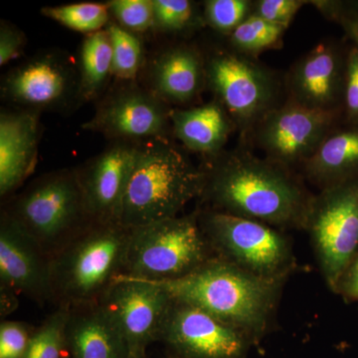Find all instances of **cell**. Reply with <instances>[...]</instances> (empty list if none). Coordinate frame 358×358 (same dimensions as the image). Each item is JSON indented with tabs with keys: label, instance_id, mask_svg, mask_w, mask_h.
Wrapping results in <instances>:
<instances>
[{
	"label": "cell",
	"instance_id": "5",
	"mask_svg": "<svg viewBox=\"0 0 358 358\" xmlns=\"http://www.w3.org/2000/svg\"><path fill=\"white\" fill-rule=\"evenodd\" d=\"M3 211L51 258L93 222L77 169L42 174L11 197Z\"/></svg>",
	"mask_w": 358,
	"mask_h": 358
},
{
	"label": "cell",
	"instance_id": "19",
	"mask_svg": "<svg viewBox=\"0 0 358 358\" xmlns=\"http://www.w3.org/2000/svg\"><path fill=\"white\" fill-rule=\"evenodd\" d=\"M148 90L167 105L192 102L206 86L204 56L195 47L176 45L152 60Z\"/></svg>",
	"mask_w": 358,
	"mask_h": 358
},
{
	"label": "cell",
	"instance_id": "11",
	"mask_svg": "<svg viewBox=\"0 0 358 358\" xmlns=\"http://www.w3.org/2000/svg\"><path fill=\"white\" fill-rule=\"evenodd\" d=\"M173 299L157 282L119 275L98 305L126 339L131 355L147 357L148 346L159 341Z\"/></svg>",
	"mask_w": 358,
	"mask_h": 358
},
{
	"label": "cell",
	"instance_id": "30",
	"mask_svg": "<svg viewBox=\"0 0 358 358\" xmlns=\"http://www.w3.org/2000/svg\"><path fill=\"white\" fill-rule=\"evenodd\" d=\"M117 24L133 33L154 27L152 0H112L107 2Z\"/></svg>",
	"mask_w": 358,
	"mask_h": 358
},
{
	"label": "cell",
	"instance_id": "15",
	"mask_svg": "<svg viewBox=\"0 0 358 358\" xmlns=\"http://www.w3.org/2000/svg\"><path fill=\"white\" fill-rule=\"evenodd\" d=\"M52 258L20 224L2 210L0 218V289L40 305L52 301Z\"/></svg>",
	"mask_w": 358,
	"mask_h": 358
},
{
	"label": "cell",
	"instance_id": "10",
	"mask_svg": "<svg viewBox=\"0 0 358 358\" xmlns=\"http://www.w3.org/2000/svg\"><path fill=\"white\" fill-rule=\"evenodd\" d=\"M1 96L14 109L62 112L81 101L79 70L62 52L39 54L7 73Z\"/></svg>",
	"mask_w": 358,
	"mask_h": 358
},
{
	"label": "cell",
	"instance_id": "20",
	"mask_svg": "<svg viewBox=\"0 0 358 358\" xmlns=\"http://www.w3.org/2000/svg\"><path fill=\"white\" fill-rule=\"evenodd\" d=\"M66 341L71 358H133L126 339L98 303L69 308Z\"/></svg>",
	"mask_w": 358,
	"mask_h": 358
},
{
	"label": "cell",
	"instance_id": "29",
	"mask_svg": "<svg viewBox=\"0 0 358 358\" xmlns=\"http://www.w3.org/2000/svg\"><path fill=\"white\" fill-rule=\"evenodd\" d=\"M252 11L253 2L248 0H207L204 2L203 20L216 31L229 36Z\"/></svg>",
	"mask_w": 358,
	"mask_h": 358
},
{
	"label": "cell",
	"instance_id": "28",
	"mask_svg": "<svg viewBox=\"0 0 358 358\" xmlns=\"http://www.w3.org/2000/svg\"><path fill=\"white\" fill-rule=\"evenodd\" d=\"M154 27L160 32L180 33L190 29L201 18L188 0H152Z\"/></svg>",
	"mask_w": 358,
	"mask_h": 358
},
{
	"label": "cell",
	"instance_id": "37",
	"mask_svg": "<svg viewBox=\"0 0 358 358\" xmlns=\"http://www.w3.org/2000/svg\"><path fill=\"white\" fill-rule=\"evenodd\" d=\"M167 358H182V357H176V355H173V357H167Z\"/></svg>",
	"mask_w": 358,
	"mask_h": 358
},
{
	"label": "cell",
	"instance_id": "25",
	"mask_svg": "<svg viewBox=\"0 0 358 358\" xmlns=\"http://www.w3.org/2000/svg\"><path fill=\"white\" fill-rule=\"evenodd\" d=\"M41 13L46 17L60 23L69 29L86 33L87 35L101 31L110 22L108 4L96 2L66 4V6L44 7Z\"/></svg>",
	"mask_w": 358,
	"mask_h": 358
},
{
	"label": "cell",
	"instance_id": "8",
	"mask_svg": "<svg viewBox=\"0 0 358 358\" xmlns=\"http://www.w3.org/2000/svg\"><path fill=\"white\" fill-rule=\"evenodd\" d=\"M214 254L253 274L282 278L293 262L288 240L268 224L212 210L199 212Z\"/></svg>",
	"mask_w": 358,
	"mask_h": 358
},
{
	"label": "cell",
	"instance_id": "9",
	"mask_svg": "<svg viewBox=\"0 0 358 358\" xmlns=\"http://www.w3.org/2000/svg\"><path fill=\"white\" fill-rule=\"evenodd\" d=\"M303 226L310 231L324 279L336 288L358 247V185L322 188L310 200Z\"/></svg>",
	"mask_w": 358,
	"mask_h": 358
},
{
	"label": "cell",
	"instance_id": "2",
	"mask_svg": "<svg viewBox=\"0 0 358 358\" xmlns=\"http://www.w3.org/2000/svg\"><path fill=\"white\" fill-rule=\"evenodd\" d=\"M152 282L254 339L265 329L282 278L261 277L215 256L185 277Z\"/></svg>",
	"mask_w": 358,
	"mask_h": 358
},
{
	"label": "cell",
	"instance_id": "7",
	"mask_svg": "<svg viewBox=\"0 0 358 358\" xmlns=\"http://www.w3.org/2000/svg\"><path fill=\"white\" fill-rule=\"evenodd\" d=\"M206 86L232 117L242 138L282 105L281 83L275 73L233 49L205 56Z\"/></svg>",
	"mask_w": 358,
	"mask_h": 358
},
{
	"label": "cell",
	"instance_id": "21",
	"mask_svg": "<svg viewBox=\"0 0 358 358\" xmlns=\"http://www.w3.org/2000/svg\"><path fill=\"white\" fill-rule=\"evenodd\" d=\"M173 133L188 150L208 157L223 152L236 124L222 103L210 102L189 109H173Z\"/></svg>",
	"mask_w": 358,
	"mask_h": 358
},
{
	"label": "cell",
	"instance_id": "34",
	"mask_svg": "<svg viewBox=\"0 0 358 358\" xmlns=\"http://www.w3.org/2000/svg\"><path fill=\"white\" fill-rule=\"evenodd\" d=\"M343 98L348 114L358 117V48L352 49L346 58Z\"/></svg>",
	"mask_w": 358,
	"mask_h": 358
},
{
	"label": "cell",
	"instance_id": "1",
	"mask_svg": "<svg viewBox=\"0 0 358 358\" xmlns=\"http://www.w3.org/2000/svg\"><path fill=\"white\" fill-rule=\"evenodd\" d=\"M203 171L200 199L208 210L278 227L305 225L312 199L286 167L242 145L208 157Z\"/></svg>",
	"mask_w": 358,
	"mask_h": 358
},
{
	"label": "cell",
	"instance_id": "13",
	"mask_svg": "<svg viewBox=\"0 0 358 358\" xmlns=\"http://www.w3.org/2000/svg\"><path fill=\"white\" fill-rule=\"evenodd\" d=\"M171 110L150 90L136 81L124 82L99 103L95 115L82 128L113 141L169 140Z\"/></svg>",
	"mask_w": 358,
	"mask_h": 358
},
{
	"label": "cell",
	"instance_id": "27",
	"mask_svg": "<svg viewBox=\"0 0 358 358\" xmlns=\"http://www.w3.org/2000/svg\"><path fill=\"white\" fill-rule=\"evenodd\" d=\"M113 49V76L122 82H134L143 61V44L134 33L115 22H109Z\"/></svg>",
	"mask_w": 358,
	"mask_h": 358
},
{
	"label": "cell",
	"instance_id": "32",
	"mask_svg": "<svg viewBox=\"0 0 358 358\" xmlns=\"http://www.w3.org/2000/svg\"><path fill=\"white\" fill-rule=\"evenodd\" d=\"M308 3L301 0H258L253 2L252 14L289 28L296 14Z\"/></svg>",
	"mask_w": 358,
	"mask_h": 358
},
{
	"label": "cell",
	"instance_id": "12",
	"mask_svg": "<svg viewBox=\"0 0 358 358\" xmlns=\"http://www.w3.org/2000/svg\"><path fill=\"white\" fill-rule=\"evenodd\" d=\"M334 115L287 101L257 124L242 140H250L265 159L291 169L303 164L334 129Z\"/></svg>",
	"mask_w": 358,
	"mask_h": 358
},
{
	"label": "cell",
	"instance_id": "3",
	"mask_svg": "<svg viewBox=\"0 0 358 358\" xmlns=\"http://www.w3.org/2000/svg\"><path fill=\"white\" fill-rule=\"evenodd\" d=\"M204 181L203 167L195 166L169 140L136 143L119 223L134 228L176 217L200 197Z\"/></svg>",
	"mask_w": 358,
	"mask_h": 358
},
{
	"label": "cell",
	"instance_id": "36",
	"mask_svg": "<svg viewBox=\"0 0 358 358\" xmlns=\"http://www.w3.org/2000/svg\"><path fill=\"white\" fill-rule=\"evenodd\" d=\"M341 20H343V27L345 28L348 35L355 40L358 46V18L343 17Z\"/></svg>",
	"mask_w": 358,
	"mask_h": 358
},
{
	"label": "cell",
	"instance_id": "38",
	"mask_svg": "<svg viewBox=\"0 0 358 358\" xmlns=\"http://www.w3.org/2000/svg\"><path fill=\"white\" fill-rule=\"evenodd\" d=\"M133 358H136V357H133ZM145 358H147V357H145Z\"/></svg>",
	"mask_w": 358,
	"mask_h": 358
},
{
	"label": "cell",
	"instance_id": "23",
	"mask_svg": "<svg viewBox=\"0 0 358 358\" xmlns=\"http://www.w3.org/2000/svg\"><path fill=\"white\" fill-rule=\"evenodd\" d=\"M80 95L81 101L90 102L100 96L108 80L113 76V49L109 32L87 35L80 53Z\"/></svg>",
	"mask_w": 358,
	"mask_h": 358
},
{
	"label": "cell",
	"instance_id": "18",
	"mask_svg": "<svg viewBox=\"0 0 358 358\" xmlns=\"http://www.w3.org/2000/svg\"><path fill=\"white\" fill-rule=\"evenodd\" d=\"M41 136L39 113L2 110L0 114V195L10 196L34 171Z\"/></svg>",
	"mask_w": 358,
	"mask_h": 358
},
{
	"label": "cell",
	"instance_id": "6",
	"mask_svg": "<svg viewBox=\"0 0 358 358\" xmlns=\"http://www.w3.org/2000/svg\"><path fill=\"white\" fill-rule=\"evenodd\" d=\"M199 212L129 228L124 275L171 281L190 274L215 257Z\"/></svg>",
	"mask_w": 358,
	"mask_h": 358
},
{
	"label": "cell",
	"instance_id": "26",
	"mask_svg": "<svg viewBox=\"0 0 358 358\" xmlns=\"http://www.w3.org/2000/svg\"><path fill=\"white\" fill-rule=\"evenodd\" d=\"M69 308L59 306L35 327L31 341L23 358H63L67 352L66 326Z\"/></svg>",
	"mask_w": 358,
	"mask_h": 358
},
{
	"label": "cell",
	"instance_id": "14",
	"mask_svg": "<svg viewBox=\"0 0 358 358\" xmlns=\"http://www.w3.org/2000/svg\"><path fill=\"white\" fill-rule=\"evenodd\" d=\"M159 341L182 358H244L252 339L208 313L173 300Z\"/></svg>",
	"mask_w": 358,
	"mask_h": 358
},
{
	"label": "cell",
	"instance_id": "33",
	"mask_svg": "<svg viewBox=\"0 0 358 358\" xmlns=\"http://www.w3.org/2000/svg\"><path fill=\"white\" fill-rule=\"evenodd\" d=\"M26 44L24 33L6 21L0 26V65L8 64L20 57Z\"/></svg>",
	"mask_w": 358,
	"mask_h": 358
},
{
	"label": "cell",
	"instance_id": "4",
	"mask_svg": "<svg viewBox=\"0 0 358 358\" xmlns=\"http://www.w3.org/2000/svg\"><path fill=\"white\" fill-rule=\"evenodd\" d=\"M129 228L92 222L52 257V303L56 307L96 303L124 275Z\"/></svg>",
	"mask_w": 358,
	"mask_h": 358
},
{
	"label": "cell",
	"instance_id": "31",
	"mask_svg": "<svg viewBox=\"0 0 358 358\" xmlns=\"http://www.w3.org/2000/svg\"><path fill=\"white\" fill-rule=\"evenodd\" d=\"M35 327L17 322L4 320L0 324V358H23L31 341Z\"/></svg>",
	"mask_w": 358,
	"mask_h": 358
},
{
	"label": "cell",
	"instance_id": "24",
	"mask_svg": "<svg viewBox=\"0 0 358 358\" xmlns=\"http://www.w3.org/2000/svg\"><path fill=\"white\" fill-rule=\"evenodd\" d=\"M287 29L285 26L275 24L251 14L229 35L231 49L243 55L256 57L263 52L282 45Z\"/></svg>",
	"mask_w": 358,
	"mask_h": 358
},
{
	"label": "cell",
	"instance_id": "35",
	"mask_svg": "<svg viewBox=\"0 0 358 358\" xmlns=\"http://www.w3.org/2000/svg\"><path fill=\"white\" fill-rule=\"evenodd\" d=\"M345 292L353 298L358 299V260L350 270L345 282Z\"/></svg>",
	"mask_w": 358,
	"mask_h": 358
},
{
	"label": "cell",
	"instance_id": "17",
	"mask_svg": "<svg viewBox=\"0 0 358 358\" xmlns=\"http://www.w3.org/2000/svg\"><path fill=\"white\" fill-rule=\"evenodd\" d=\"M345 73L333 45L322 42L294 63L286 79L289 101L320 112L336 114L345 95Z\"/></svg>",
	"mask_w": 358,
	"mask_h": 358
},
{
	"label": "cell",
	"instance_id": "16",
	"mask_svg": "<svg viewBox=\"0 0 358 358\" xmlns=\"http://www.w3.org/2000/svg\"><path fill=\"white\" fill-rule=\"evenodd\" d=\"M134 152L136 143L114 141L77 169L85 203L93 222L119 223Z\"/></svg>",
	"mask_w": 358,
	"mask_h": 358
},
{
	"label": "cell",
	"instance_id": "22",
	"mask_svg": "<svg viewBox=\"0 0 358 358\" xmlns=\"http://www.w3.org/2000/svg\"><path fill=\"white\" fill-rule=\"evenodd\" d=\"M358 169V131H331L315 154L303 164L306 176L322 188L345 182Z\"/></svg>",
	"mask_w": 358,
	"mask_h": 358
}]
</instances>
